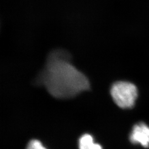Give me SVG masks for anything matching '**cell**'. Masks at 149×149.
<instances>
[{
	"mask_svg": "<svg viewBox=\"0 0 149 149\" xmlns=\"http://www.w3.org/2000/svg\"><path fill=\"white\" fill-rule=\"evenodd\" d=\"M71 59V55L66 50L52 51L44 68L36 79V84L44 86L52 96L60 99L73 98L89 90L88 78L72 65Z\"/></svg>",
	"mask_w": 149,
	"mask_h": 149,
	"instance_id": "6da1fadb",
	"label": "cell"
},
{
	"mask_svg": "<svg viewBox=\"0 0 149 149\" xmlns=\"http://www.w3.org/2000/svg\"><path fill=\"white\" fill-rule=\"evenodd\" d=\"M111 94L118 106L128 109L134 106L138 97V90L130 82L118 81L112 86Z\"/></svg>",
	"mask_w": 149,
	"mask_h": 149,
	"instance_id": "7a4b0ae2",
	"label": "cell"
},
{
	"mask_svg": "<svg viewBox=\"0 0 149 149\" xmlns=\"http://www.w3.org/2000/svg\"><path fill=\"white\" fill-rule=\"evenodd\" d=\"M130 141L135 144H140L144 148L149 147V127L144 123L135 124L130 134Z\"/></svg>",
	"mask_w": 149,
	"mask_h": 149,
	"instance_id": "3957f363",
	"label": "cell"
},
{
	"mask_svg": "<svg viewBox=\"0 0 149 149\" xmlns=\"http://www.w3.org/2000/svg\"><path fill=\"white\" fill-rule=\"evenodd\" d=\"M80 149H102L101 146L95 143L92 136L88 134L83 135L79 139Z\"/></svg>",
	"mask_w": 149,
	"mask_h": 149,
	"instance_id": "277c9868",
	"label": "cell"
},
{
	"mask_svg": "<svg viewBox=\"0 0 149 149\" xmlns=\"http://www.w3.org/2000/svg\"><path fill=\"white\" fill-rule=\"evenodd\" d=\"M26 149H47L42 143L37 140H31L27 145Z\"/></svg>",
	"mask_w": 149,
	"mask_h": 149,
	"instance_id": "5b68a950",
	"label": "cell"
}]
</instances>
